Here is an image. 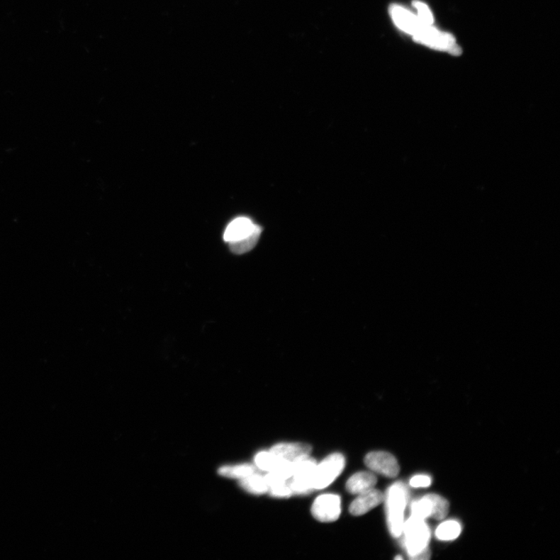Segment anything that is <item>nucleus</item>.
Masks as SVG:
<instances>
[{
    "label": "nucleus",
    "mask_w": 560,
    "mask_h": 560,
    "mask_svg": "<svg viewBox=\"0 0 560 560\" xmlns=\"http://www.w3.org/2000/svg\"><path fill=\"white\" fill-rule=\"evenodd\" d=\"M390 14L396 25L401 30L413 36L415 41L427 45L432 49L445 51L452 55L461 53V47L450 34L439 31L422 23L418 17L405 8L392 5Z\"/></svg>",
    "instance_id": "1"
},
{
    "label": "nucleus",
    "mask_w": 560,
    "mask_h": 560,
    "mask_svg": "<svg viewBox=\"0 0 560 560\" xmlns=\"http://www.w3.org/2000/svg\"><path fill=\"white\" fill-rule=\"evenodd\" d=\"M403 532L405 534V547L410 559L415 560L430 559V551L428 544L430 530L425 520L411 516L404 522Z\"/></svg>",
    "instance_id": "2"
},
{
    "label": "nucleus",
    "mask_w": 560,
    "mask_h": 560,
    "mask_svg": "<svg viewBox=\"0 0 560 560\" xmlns=\"http://www.w3.org/2000/svg\"><path fill=\"white\" fill-rule=\"evenodd\" d=\"M388 517V526L393 537L398 538L403 534L404 513L408 500V490L402 483L392 485L385 498Z\"/></svg>",
    "instance_id": "3"
},
{
    "label": "nucleus",
    "mask_w": 560,
    "mask_h": 560,
    "mask_svg": "<svg viewBox=\"0 0 560 560\" xmlns=\"http://www.w3.org/2000/svg\"><path fill=\"white\" fill-rule=\"evenodd\" d=\"M316 467V461L309 456L293 462L292 479L288 481L293 494H306L314 490L313 476Z\"/></svg>",
    "instance_id": "4"
},
{
    "label": "nucleus",
    "mask_w": 560,
    "mask_h": 560,
    "mask_svg": "<svg viewBox=\"0 0 560 560\" xmlns=\"http://www.w3.org/2000/svg\"><path fill=\"white\" fill-rule=\"evenodd\" d=\"M345 466V458L342 454L335 453L317 467L313 476V489L323 490L329 486L342 473Z\"/></svg>",
    "instance_id": "5"
},
{
    "label": "nucleus",
    "mask_w": 560,
    "mask_h": 560,
    "mask_svg": "<svg viewBox=\"0 0 560 560\" xmlns=\"http://www.w3.org/2000/svg\"><path fill=\"white\" fill-rule=\"evenodd\" d=\"M311 513L319 522H335L341 514L340 498L335 494L319 495L312 506Z\"/></svg>",
    "instance_id": "6"
},
{
    "label": "nucleus",
    "mask_w": 560,
    "mask_h": 560,
    "mask_svg": "<svg viewBox=\"0 0 560 560\" xmlns=\"http://www.w3.org/2000/svg\"><path fill=\"white\" fill-rule=\"evenodd\" d=\"M366 466L379 474L395 478L399 474V466L393 455L386 452H374L366 455Z\"/></svg>",
    "instance_id": "7"
},
{
    "label": "nucleus",
    "mask_w": 560,
    "mask_h": 560,
    "mask_svg": "<svg viewBox=\"0 0 560 560\" xmlns=\"http://www.w3.org/2000/svg\"><path fill=\"white\" fill-rule=\"evenodd\" d=\"M260 226L246 217H239L232 220L223 233L224 242L231 244L242 241L252 235Z\"/></svg>",
    "instance_id": "8"
},
{
    "label": "nucleus",
    "mask_w": 560,
    "mask_h": 560,
    "mask_svg": "<svg viewBox=\"0 0 560 560\" xmlns=\"http://www.w3.org/2000/svg\"><path fill=\"white\" fill-rule=\"evenodd\" d=\"M383 500L385 495L374 488L359 494L358 498L351 503L350 513L354 516L364 515L371 510L378 507Z\"/></svg>",
    "instance_id": "9"
},
{
    "label": "nucleus",
    "mask_w": 560,
    "mask_h": 560,
    "mask_svg": "<svg viewBox=\"0 0 560 560\" xmlns=\"http://www.w3.org/2000/svg\"><path fill=\"white\" fill-rule=\"evenodd\" d=\"M312 451L310 445L307 444H278L271 448L270 452L280 459L290 462H295L308 457Z\"/></svg>",
    "instance_id": "10"
},
{
    "label": "nucleus",
    "mask_w": 560,
    "mask_h": 560,
    "mask_svg": "<svg viewBox=\"0 0 560 560\" xmlns=\"http://www.w3.org/2000/svg\"><path fill=\"white\" fill-rule=\"evenodd\" d=\"M378 479L369 471H361L351 476L347 483V491L352 494H361L373 489Z\"/></svg>",
    "instance_id": "11"
},
{
    "label": "nucleus",
    "mask_w": 560,
    "mask_h": 560,
    "mask_svg": "<svg viewBox=\"0 0 560 560\" xmlns=\"http://www.w3.org/2000/svg\"><path fill=\"white\" fill-rule=\"evenodd\" d=\"M256 466L268 473H275L282 469L287 464L286 460L280 459L271 452H262L256 455L254 459Z\"/></svg>",
    "instance_id": "12"
},
{
    "label": "nucleus",
    "mask_w": 560,
    "mask_h": 560,
    "mask_svg": "<svg viewBox=\"0 0 560 560\" xmlns=\"http://www.w3.org/2000/svg\"><path fill=\"white\" fill-rule=\"evenodd\" d=\"M240 485L246 491L256 495L265 494L269 491V486L266 481L265 477L256 475L255 474L242 478Z\"/></svg>",
    "instance_id": "13"
},
{
    "label": "nucleus",
    "mask_w": 560,
    "mask_h": 560,
    "mask_svg": "<svg viewBox=\"0 0 560 560\" xmlns=\"http://www.w3.org/2000/svg\"><path fill=\"white\" fill-rule=\"evenodd\" d=\"M262 232V229L260 227L257 230H255L252 235L242 240V241L229 244L230 251L237 254H242L250 252L254 249L255 245H257Z\"/></svg>",
    "instance_id": "14"
},
{
    "label": "nucleus",
    "mask_w": 560,
    "mask_h": 560,
    "mask_svg": "<svg viewBox=\"0 0 560 560\" xmlns=\"http://www.w3.org/2000/svg\"><path fill=\"white\" fill-rule=\"evenodd\" d=\"M461 532V527L458 522L448 521L437 527L436 536L439 540L451 541L457 539Z\"/></svg>",
    "instance_id": "15"
},
{
    "label": "nucleus",
    "mask_w": 560,
    "mask_h": 560,
    "mask_svg": "<svg viewBox=\"0 0 560 560\" xmlns=\"http://www.w3.org/2000/svg\"><path fill=\"white\" fill-rule=\"evenodd\" d=\"M255 468L250 464L234 466H223L219 469V474L228 478H244L255 473Z\"/></svg>",
    "instance_id": "16"
},
{
    "label": "nucleus",
    "mask_w": 560,
    "mask_h": 560,
    "mask_svg": "<svg viewBox=\"0 0 560 560\" xmlns=\"http://www.w3.org/2000/svg\"><path fill=\"white\" fill-rule=\"evenodd\" d=\"M432 504V518L442 520L449 511V503L441 495L437 494L427 495Z\"/></svg>",
    "instance_id": "17"
},
{
    "label": "nucleus",
    "mask_w": 560,
    "mask_h": 560,
    "mask_svg": "<svg viewBox=\"0 0 560 560\" xmlns=\"http://www.w3.org/2000/svg\"><path fill=\"white\" fill-rule=\"evenodd\" d=\"M432 514V504L427 495L413 503L411 507V516L415 518L425 520L430 517Z\"/></svg>",
    "instance_id": "18"
},
{
    "label": "nucleus",
    "mask_w": 560,
    "mask_h": 560,
    "mask_svg": "<svg viewBox=\"0 0 560 560\" xmlns=\"http://www.w3.org/2000/svg\"><path fill=\"white\" fill-rule=\"evenodd\" d=\"M413 6L418 10V18L426 25L432 26L434 23L433 15H432L428 6L420 1H414Z\"/></svg>",
    "instance_id": "19"
},
{
    "label": "nucleus",
    "mask_w": 560,
    "mask_h": 560,
    "mask_svg": "<svg viewBox=\"0 0 560 560\" xmlns=\"http://www.w3.org/2000/svg\"><path fill=\"white\" fill-rule=\"evenodd\" d=\"M269 493L271 497L280 498H289L293 495V492L288 482L281 485L270 487Z\"/></svg>",
    "instance_id": "20"
},
{
    "label": "nucleus",
    "mask_w": 560,
    "mask_h": 560,
    "mask_svg": "<svg viewBox=\"0 0 560 560\" xmlns=\"http://www.w3.org/2000/svg\"><path fill=\"white\" fill-rule=\"evenodd\" d=\"M431 478L428 476H415L410 480V486L414 488H425L431 485Z\"/></svg>",
    "instance_id": "21"
}]
</instances>
